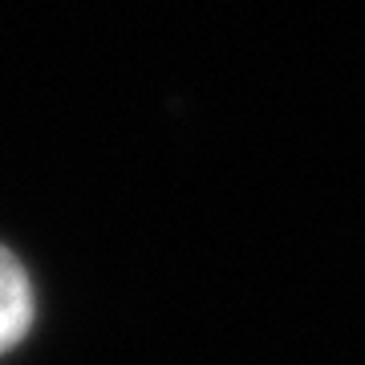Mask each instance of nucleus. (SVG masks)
<instances>
[{"mask_svg": "<svg viewBox=\"0 0 365 365\" xmlns=\"http://www.w3.org/2000/svg\"><path fill=\"white\" fill-rule=\"evenodd\" d=\"M33 325V288L13 252L0 248V353L21 345Z\"/></svg>", "mask_w": 365, "mask_h": 365, "instance_id": "1", "label": "nucleus"}]
</instances>
